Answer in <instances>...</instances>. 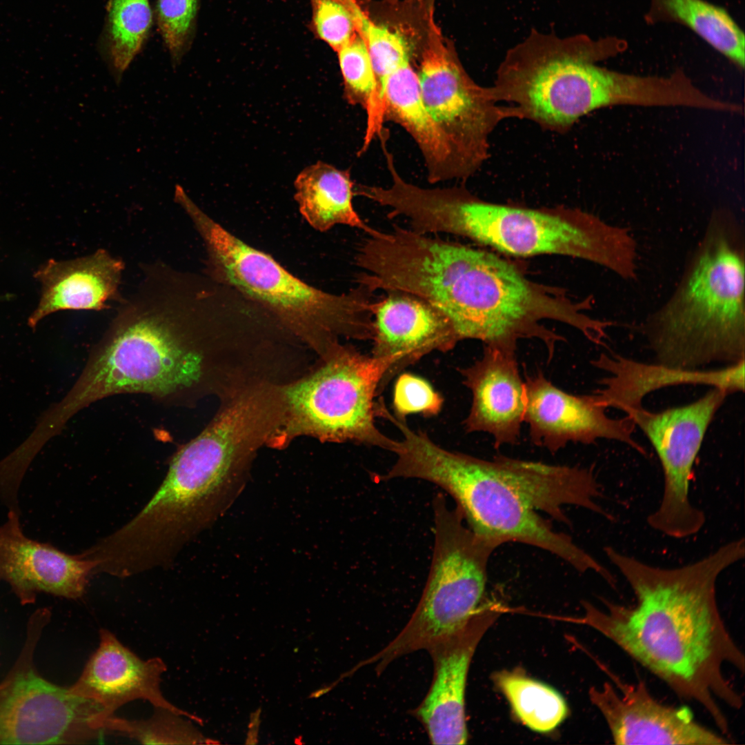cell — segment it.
Masks as SVG:
<instances>
[{
    "instance_id": "d4e9b609",
    "label": "cell",
    "mask_w": 745,
    "mask_h": 745,
    "mask_svg": "<svg viewBox=\"0 0 745 745\" xmlns=\"http://www.w3.org/2000/svg\"><path fill=\"white\" fill-rule=\"evenodd\" d=\"M647 24L687 28L739 68H744V33L723 7L706 0H648Z\"/></svg>"
},
{
    "instance_id": "9c48e42d",
    "label": "cell",
    "mask_w": 745,
    "mask_h": 745,
    "mask_svg": "<svg viewBox=\"0 0 745 745\" xmlns=\"http://www.w3.org/2000/svg\"><path fill=\"white\" fill-rule=\"evenodd\" d=\"M321 357L308 375L281 385L284 417L273 445L304 435L394 453L397 440L376 425V399L384 376L399 358L365 355L341 342Z\"/></svg>"
},
{
    "instance_id": "e0dca14e",
    "label": "cell",
    "mask_w": 745,
    "mask_h": 745,
    "mask_svg": "<svg viewBox=\"0 0 745 745\" xmlns=\"http://www.w3.org/2000/svg\"><path fill=\"white\" fill-rule=\"evenodd\" d=\"M95 563L71 555L23 533L19 512L10 509L0 526V582H6L22 605L34 603L39 593L71 599L81 597Z\"/></svg>"
},
{
    "instance_id": "277c9868",
    "label": "cell",
    "mask_w": 745,
    "mask_h": 745,
    "mask_svg": "<svg viewBox=\"0 0 745 745\" xmlns=\"http://www.w3.org/2000/svg\"><path fill=\"white\" fill-rule=\"evenodd\" d=\"M626 48L623 39L613 37L563 38L533 30L508 51L490 90L497 101L510 103L519 118L556 131L603 107L663 106L668 88L662 77L626 74L596 64Z\"/></svg>"
},
{
    "instance_id": "7c38bea8",
    "label": "cell",
    "mask_w": 745,
    "mask_h": 745,
    "mask_svg": "<svg viewBox=\"0 0 745 745\" xmlns=\"http://www.w3.org/2000/svg\"><path fill=\"white\" fill-rule=\"evenodd\" d=\"M414 61L424 104L451 149L461 180L466 179L486 161L494 128L518 114L498 105L490 88L469 76L433 19Z\"/></svg>"
},
{
    "instance_id": "1f68e13d",
    "label": "cell",
    "mask_w": 745,
    "mask_h": 745,
    "mask_svg": "<svg viewBox=\"0 0 745 745\" xmlns=\"http://www.w3.org/2000/svg\"><path fill=\"white\" fill-rule=\"evenodd\" d=\"M310 2L313 32L337 52L357 32L349 0Z\"/></svg>"
},
{
    "instance_id": "8992f818",
    "label": "cell",
    "mask_w": 745,
    "mask_h": 745,
    "mask_svg": "<svg viewBox=\"0 0 745 745\" xmlns=\"http://www.w3.org/2000/svg\"><path fill=\"white\" fill-rule=\"evenodd\" d=\"M414 222L421 233L457 235L514 256L573 257L626 280L637 272V243L628 230L581 210L488 203L463 186L426 188Z\"/></svg>"
},
{
    "instance_id": "f1b7e54d",
    "label": "cell",
    "mask_w": 745,
    "mask_h": 745,
    "mask_svg": "<svg viewBox=\"0 0 745 745\" xmlns=\"http://www.w3.org/2000/svg\"><path fill=\"white\" fill-rule=\"evenodd\" d=\"M149 719L129 720L115 715L106 723V731L125 735L142 744H186L206 743L205 738L179 714L157 708Z\"/></svg>"
},
{
    "instance_id": "4dcf8cb0",
    "label": "cell",
    "mask_w": 745,
    "mask_h": 745,
    "mask_svg": "<svg viewBox=\"0 0 745 745\" xmlns=\"http://www.w3.org/2000/svg\"><path fill=\"white\" fill-rule=\"evenodd\" d=\"M199 0H157L156 19L172 68L180 64L193 37Z\"/></svg>"
},
{
    "instance_id": "8fae6325",
    "label": "cell",
    "mask_w": 745,
    "mask_h": 745,
    "mask_svg": "<svg viewBox=\"0 0 745 745\" xmlns=\"http://www.w3.org/2000/svg\"><path fill=\"white\" fill-rule=\"evenodd\" d=\"M50 616L48 608L31 615L20 653L0 682V744H79L106 732L108 716L98 704L48 681L36 667Z\"/></svg>"
},
{
    "instance_id": "f546056e",
    "label": "cell",
    "mask_w": 745,
    "mask_h": 745,
    "mask_svg": "<svg viewBox=\"0 0 745 745\" xmlns=\"http://www.w3.org/2000/svg\"><path fill=\"white\" fill-rule=\"evenodd\" d=\"M337 53L344 99L351 106H360L368 115L374 102L376 80L367 47L359 32Z\"/></svg>"
},
{
    "instance_id": "e575fe53",
    "label": "cell",
    "mask_w": 745,
    "mask_h": 745,
    "mask_svg": "<svg viewBox=\"0 0 745 745\" xmlns=\"http://www.w3.org/2000/svg\"><path fill=\"white\" fill-rule=\"evenodd\" d=\"M10 298H11V295H0V301H4V300L10 299Z\"/></svg>"
},
{
    "instance_id": "83f0119b",
    "label": "cell",
    "mask_w": 745,
    "mask_h": 745,
    "mask_svg": "<svg viewBox=\"0 0 745 745\" xmlns=\"http://www.w3.org/2000/svg\"><path fill=\"white\" fill-rule=\"evenodd\" d=\"M356 30L367 47L376 80L373 105L366 123L373 127L384 123L385 86L388 75L401 63L411 60L412 50L404 36L373 21L355 0H349Z\"/></svg>"
},
{
    "instance_id": "2e32d148",
    "label": "cell",
    "mask_w": 745,
    "mask_h": 745,
    "mask_svg": "<svg viewBox=\"0 0 745 745\" xmlns=\"http://www.w3.org/2000/svg\"><path fill=\"white\" fill-rule=\"evenodd\" d=\"M483 605L461 628L429 646L433 678L424 699L411 713L433 744H464L468 739L465 690L470 663L482 635L497 615Z\"/></svg>"
},
{
    "instance_id": "4316f807",
    "label": "cell",
    "mask_w": 745,
    "mask_h": 745,
    "mask_svg": "<svg viewBox=\"0 0 745 745\" xmlns=\"http://www.w3.org/2000/svg\"><path fill=\"white\" fill-rule=\"evenodd\" d=\"M494 679L515 714L530 729L550 732L567 717L564 699L551 686L519 671L503 670Z\"/></svg>"
},
{
    "instance_id": "5b68a950",
    "label": "cell",
    "mask_w": 745,
    "mask_h": 745,
    "mask_svg": "<svg viewBox=\"0 0 745 745\" xmlns=\"http://www.w3.org/2000/svg\"><path fill=\"white\" fill-rule=\"evenodd\" d=\"M742 233L728 215L712 216L677 288L643 326L657 363L698 370L744 359Z\"/></svg>"
},
{
    "instance_id": "cb8c5ba5",
    "label": "cell",
    "mask_w": 745,
    "mask_h": 745,
    "mask_svg": "<svg viewBox=\"0 0 745 745\" xmlns=\"http://www.w3.org/2000/svg\"><path fill=\"white\" fill-rule=\"evenodd\" d=\"M294 185L299 212L315 230L326 232L344 225L361 230L368 235L377 232L354 208L355 182L349 170L319 161L304 168Z\"/></svg>"
},
{
    "instance_id": "603a6c76",
    "label": "cell",
    "mask_w": 745,
    "mask_h": 745,
    "mask_svg": "<svg viewBox=\"0 0 745 745\" xmlns=\"http://www.w3.org/2000/svg\"><path fill=\"white\" fill-rule=\"evenodd\" d=\"M384 121L398 124L415 141L424 161L429 183L460 180L451 149L424 104L410 59L401 63L387 77Z\"/></svg>"
},
{
    "instance_id": "9a60e30c",
    "label": "cell",
    "mask_w": 745,
    "mask_h": 745,
    "mask_svg": "<svg viewBox=\"0 0 745 745\" xmlns=\"http://www.w3.org/2000/svg\"><path fill=\"white\" fill-rule=\"evenodd\" d=\"M615 684L589 690L616 744L722 745L729 739L697 722L689 708L657 701L644 682L629 684L606 670Z\"/></svg>"
},
{
    "instance_id": "ac0fdd59",
    "label": "cell",
    "mask_w": 745,
    "mask_h": 745,
    "mask_svg": "<svg viewBox=\"0 0 745 745\" xmlns=\"http://www.w3.org/2000/svg\"><path fill=\"white\" fill-rule=\"evenodd\" d=\"M385 292L372 304L371 355L395 356L399 361L385 375L379 395L406 367L433 352H448L459 342L450 319L441 308L407 292Z\"/></svg>"
},
{
    "instance_id": "d6986e66",
    "label": "cell",
    "mask_w": 745,
    "mask_h": 745,
    "mask_svg": "<svg viewBox=\"0 0 745 745\" xmlns=\"http://www.w3.org/2000/svg\"><path fill=\"white\" fill-rule=\"evenodd\" d=\"M459 372L472 395L465 430L490 435L496 448L518 444L526 389L516 350L484 346L481 357Z\"/></svg>"
},
{
    "instance_id": "484cf974",
    "label": "cell",
    "mask_w": 745,
    "mask_h": 745,
    "mask_svg": "<svg viewBox=\"0 0 745 745\" xmlns=\"http://www.w3.org/2000/svg\"><path fill=\"white\" fill-rule=\"evenodd\" d=\"M152 23L150 0H109L103 57L117 85L141 50Z\"/></svg>"
},
{
    "instance_id": "44dd1931",
    "label": "cell",
    "mask_w": 745,
    "mask_h": 745,
    "mask_svg": "<svg viewBox=\"0 0 745 745\" xmlns=\"http://www.w3.org/2000/svg\"><path fill=\"white\" fill-rule=\"evenodd\" d=\"M124 269L123 261L103 248L69 260L49 259L34 274L41 290L28 326L34 328L42 319L60 310L101 311L118 304L123 298Z\"/></svg>"
},
{
    "instance_id": "6da1fadb",
    "label": "cell",
    "mask_w": 745,
    "mask_h": 745,
    "mask_svg": "<svg viewBox=\"0 0 745 745\" xmlns=\"http://www.w3.org/2000/svg\"><path fill=\"white\" fill-rule=\"evenodd\" d=\"M137 286L93 346L79 377L46 411L63 428L79 411L119 394L189 406L218 392L221 346L244 339L237 295L209 277L162 261L143 265Z\"/></svg>"
},
{
    "instance_id": "4fadbf2b",
    "label": "cell",
    "mask_w": 745,
    "mask_h": 745,
    "mask_svg": "<svg viewBox=\"0 0 745 745\" xmlns=\"http://www.w3.org/2000/svg\"><path fill=\"white\" fill-rule=\"evenodd\" d=\"M727 395L712 388L697 400L682 406L660 412L640 406L626 413L648 439L660 461L662 495L647 522L668 537H691L705 523L704 513L690 497L693 468L707 429Z\"/></svg>"
},
{
    "instance_id": "d6a6232c",
    "label": "cell",
    "mask_w": 745,
    "mask_h": 745,
    "mask_svg": "<svg viewBox=\"0 0 745 745\" xmlns=\"http://www.w3.org/2000/svg\"><path fill=\"white\" fill-rule=\"evenodd\" d=\"M443 404L440 394L422 377L409 372L397 377L393 397V414L397 417L406 418L412 414L436 415Z\"/></svg>"
},
{
    "instance_id": "7a4b0ae2",
    "label": "cell",
    "mask_w": 745,
    "mask_h": 745,
    "mask_svg": "<svg viewBox=\"0 0 745 745\" xmlns=\"http://www.w3.org/2000/svg\"><path fill=\"white\" fill-rule=\"evenodd\" d=\"M744 552L742 538L696 562L662 568L608 546L607 557L635 603L604 600L599 609L585 602L584 615L574 619L612 641L679 697L702 706L724 735L728 721L719 703L739 709L743 699L724 668L744 674L745 658L722 616L716 588L719 575L743 559Z\"/></svg>"
},
{
    "instance_id": "836d02e7",
    "label": "cell",
    "mask_w": 745,
    "mask_h": 745,
    "mask_svg": "<svg viewBox=\"0 0 745 745\" xmlns=\"http://www.w3.org/2000/svg\"><path fill=\"white\" fill-rule=\"evenodd\" d=\"M414 8L419 9L421 15L427 20L433 16L434 0H407Z\"/></svg>"
},
{
    "instance_id": "5bb4252c",
    "label": "cell",
    "mask_w": 745,
    "mask_h": 745,
    "mask_svg": "<svg viewBox=\"0 0 745 745\" xmlns=\"http://www.w3.org/2000/svg\"><path fill=\"white\" fill-rule=\"evenodd\" d=\"M524 422L530 441L555 453L569 443L590 444L600 439L624 443L639 453L644 448L633 437L635 424L628 416L613 419L596 395L568 393L541 370L526 374Z\"/></svg>"
},
{
    "instance_id": "ba28073f",
    "label": "cell",
    "mask_w": 745,
    "mask_h": 745,
    "mask_svg": "<svg viewBox=\"0 0 745 745\" xmlns=\"http://www.w3.org/2000/svg\"><path fill=\"white\" fill-rule=\"evenodd\" d=\"M385 481L418 479L440 487L455 500L475 534L497 547L517 542L559 557L581 573H599L602 564L566 534L555 530L521 495L513 477V458L482 459L446 449L406 422Z\"/></svg>"
},
{
    "instance_id": "7402d4cb",
    "label": "cell",
    "mask_w": 745,
    "mask_h": 745,
    "mask_svg": "<svg viewBox=\"0 0 745 745\" xmlns=\"http://www.w3.org/2000/svg\"><path fill=\"white\" fill-rule=\"evenodd\" d=\"M591 363L608 373L595 393L599 403L625 413L642 406L643 399L650 393L668 386L706 385L728 395L744 390V360L718 369L686 370L601 353Z\"/></svg>"
},
{
    "instance_id": "52a82bcc",
    "label": "cell",
    "mask_w": 745,
    "mask_h": 745,
    "mask_svg": "<svg viewBox=\"0 0 745 745\" xmlns=\"http://www.w3.org/2000/svg\"><path fill=\"white\" fill-rule=\"evenodd\" d=\"M180 206L203 241L206 275L259 306L290 335L320 355L341 339H372L375 299L369 288L357 284L336 294L310 286L230 233L190 197Z\"/></svg>"
},
{
    "instance_id": "ffe728a7",
    "label": "cell",
    "mask_w": 745,
    "mask_h": 745,
    "mask_svg": "<svg viewBox=\"0 0 745 745\" xmlns=\"http://www.w3.org/2000/svg\"><path fill=\"white\" fill-rule=\"evenodd\" d=\"M99 644L70 691L90 699L108 716L125 704L137 699L201 723V719L166 699L160 688L166 666L159 657L142 660L106 629L99 632Z\"/></svg>"
},
{
    "instance_id": "3957f363",
    "label": "cell",
    "mask_w": 745,
    "mask_h": 745,
    "mask_svg": "<svg viewBox=\"0 0 745 745\" xmlns=\"http://www.w3.org/2000/svg\"><path fill=\"white\" fill-rule=\"evenodd\" d=\"M266 441L264 426L253 413L241 405H226L177 449L150 501L110 535L117 555L139 571L170 564L181 548L238 496Z\"/></svg>"
},
{
    "instance_id": "30bf717a",
    "label": "cell",
    "mask_w": 745,
    "mask_h": 745,
    "mask_svg": "<svg viewBox=\"0 0 745 745\" xmlns=\"http://www.w3.org/2000/svg\"><path fill=\"white\" fill-rule=\"evenodd\" d=\"M434 547L419 602L400 633L364 662L381 673L395 659L425 649L457 630L481 607L490 555L498 548L464 524L443 494L433 501Z\"/></svg>"
}]
</instances>
